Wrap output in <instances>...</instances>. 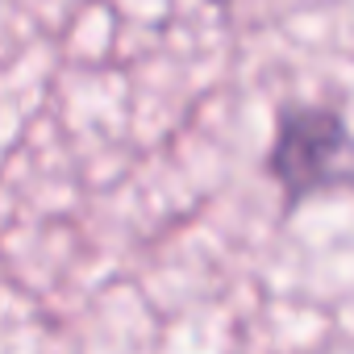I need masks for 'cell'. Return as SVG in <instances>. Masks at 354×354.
<instances>
[{
  "label": "cell",
  "mask_w": 354,
  "mask_h": 354,
  "mask_svg": "<svg viewBox=\"0 0 354 354\" xmlns=\"http://www.w3.org/2000/svg\"><path fill=\"white\" fill-rule=\"evenodd\" d=\"M267 175L279 184L288 213L325 192H354V133L346 117L321 104H283Z\"/></svg>",
  "instance_id": "cell-1"
}]
</instances>
